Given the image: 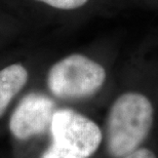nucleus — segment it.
Instances as JSON below:
<instances>
[{
    "mask_svg": "<svg viewBox=\"0 0 158 158\" xmlns=\"http://www.w3.org/2000/svg\"><path fill=\"white\" fill-rule=\"evenodd\" d=\"M106 71L100 64L82 55H71L50 68L47 86L56 98L83 99L93 96L103 86Z\"/></svg>",
    "mask_w": 158,
    "mask_h": 158,
    "instance_id": "obj_3",
    "label": "nucleus"
},
{
    "mask_svg": "<svg viewBox=\"0 0 158 158\" xmlns=\"http://www.w3.org/2000/svg\"><path fill=\"white\" fill-rule=\"evenodd\" d=\"M49 128L52 144L40 158H89L103 139L93 120L71 109L56 110Z\"/></svg>",
    "mask_w": 158,
    "mask_h": 158,
    "instance_id": "obj_2",
    "label": "nucleus"
},
{
    "mask_svg": "<svg viewBox=\"0 0 158 158\" xmlns=\"http://www.w3.org/2000/svg\"><path fill=\"white\" fill-rule=\"evenodd\" d=\"M55 103L45 94L30 93L20 101L9 120V129L15 138L28 140L50 127L55 114Z\"/></svg>",
    "mask_w": 158,
    "mask_h": 158,
    "instance_id": "obj_4",
    "label": "nucleus"
},
{
    "mask_svg": "<svg viewBox=\"0 0 158 158\" xmlns=\"http://www.w3.org/2000/svg\"><path fill=\"white\" fill-rule=\"evenodd\" d=\"M153 107L147 97L125 93L110 109L106 126V146L112 157L122 158L137 150L149 135Z\"/></svg>",
    "mask_w": 158,
    "mask_h": 158,
    "instance_id": "obj_1",
    "label": "nucleus"
},
{
    "mask_svg": "<svg viewBox=\"0 0 158 158\" xmlns=\"http://www.w3.org/2000/svg\"><path fill=\"white\" fill-rule=\"evenodd\" d=\"M122 158H156L155 154L147 148H138L134 152L127 154Z\"/></svg>",
    "mask_w": 158,
    "mask_h": 158,
    "instance_id": "obj_7",
    "label": "nucleus"
},
{
    "mask_svg": "<svg viewBox=\"0 0 158 158\" xmlns=\"http://www.w3.org/2000/svg\"><path fill=\"white\" fill-rule=\"evenodd\" d=\"M45 4L60 9H75L84 5L88 0H38Z\"/></svg>",
    "mask_w": 158,
    "mask_h": 158,
    "instance_id": "obj_6",
    "label": "nucleus"
},
{
    "mask_svg": "<svg viewBox=\"0 0 158 158\" xmlns=\"http://www.w3.org/2000/svg\"><path fill=\"white\" fill-rule=\"evenodd\" d=\"M28 71L21 64H14L0 70V117L12 99L27 83Z\"/></svg>",
    "mask_w": 158,
    "mask_h": 158,
    "instance_id": "obj_5",
    "label": "nucleus"
}]
</instances>
